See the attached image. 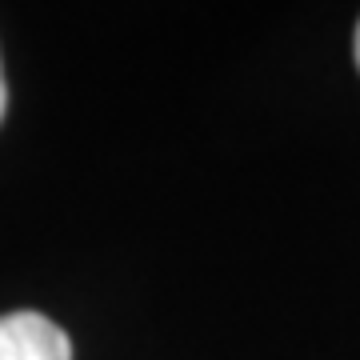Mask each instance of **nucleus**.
Instances as JSON below:
<instances>
[{"label":"nucleus","instance_id":"obj_1","mask_svg":"<svg viewBox=\"0 0 360 360\" xmlns=\"http://www.w3.org/2000/svg\"><path fill=\"white\" fill-rule=\"evenodd\" d=\"M0 360H72V345L49 316L8 312L0 316Z\"/></svg>","mask_w":360,"mask_h":360},{"label":"nucleus","instance_id":"obj_2","mask_svg":"<svg viewBox=\"0 0 360 360\" xmlns=\"http://www.w3.org/2000/svg\"><path fill=\"white\" fill-rule=\"evenodd\" d=\"M4 108H8V80H4V65H0V120H4Z\"/></svg>","mask_w":360,"mask_h":360},{"label":"nucleus","instance_id":"obj_3","mask_svg":"<svg viewBox=\"0 0 360 360\" xmlns=\"http://www.w3.org/2000/svg\"><path fill=\"white\" fill-rule=\"evenodd\" d=\"M352 52H356V68H360V25H356V40H352Z\"/></svg>","mask_w":360,"mask_h":360}]
</instances>
